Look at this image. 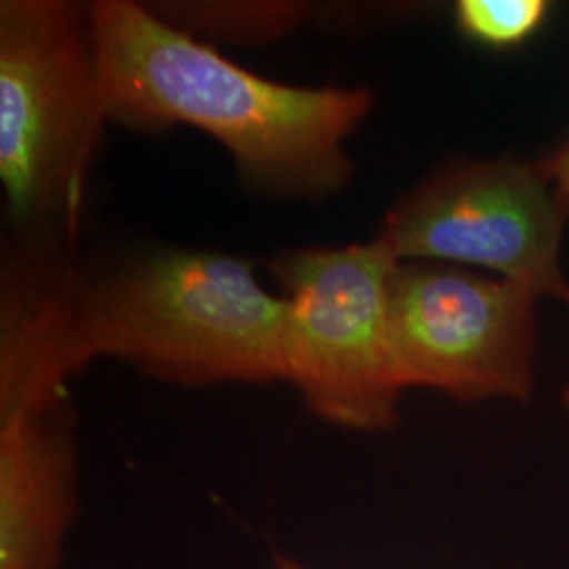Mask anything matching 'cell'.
Returning a JSON list of instances; mask_svg holds the SVG:
<instances>
[{"label": "cell", "instance_id": "obj_9", "mask_svg": "<svg viewBox=\"0 0 569 569\" xmlns=\"http://www.w3.org/2000/svg\"><path fill=\"white\" fill-rule=\"evenodd\" d=\"M547 18L545 0H460L453 9L465 39L498 51L529 41Z\"/></svg>", "mask_w": 569, "mask_h": 569}, {"label": "cell", "instance_id": "obj_5", "mask_svg": "<svg viewBox=\"0 0 569 569\" xmlns=\"http://www.w3.org/2000/svg\"><path fill=\"white\" fill-rule=\"evenodd\" d=\"M568 213L542 164L467 161L403 197L378 237L399 262L481 266L569 305L559 266Z\"/></svg>", "mask_w": 569, "mask_h": 569}, {"label": "cell", "instance_id": "obj_8", "mask_svg": "<svg viewBox=\"0 0 569 569\" xmlns=\"http://www.w3.org/2000/svg\"><path fill=\"white\" fill-rule=\"evenodd\" d=\"M143 4L159 20L199 41L237 47L281 42L315 16V4L302 0H161Z\"/></svg>", "mask_w": 569, "mask_h": 569}, {"label": "cell", "instance_id": "obj_7", "mask_svg": "<svg viewBox=\"0 0 569 569\" xmlns=\"http://www.w3.org/2000/svg\"><path fill=\"white\" fill-rule=\"evenodd\" d=\"M68 397L0 409V569H58L77 517Z\"/></svg>", "mask_w": 569, "mask_h": 569}, {"label": "cell", "instance_id": "obj_4", "mask_svg": "<svg viewBox=\"0 0 569 569\" xmlns=\"http://www.w3.org/2000/svg\"><path fill=\"white\" fill-rule=\"evenodd\" d=\"M401 264L371 243L293 249L266 262L283 287L284 382L336 427L380 432L399 420L390 281Z\"/></svg>", "mask_w": 569, "mask_h": 569}, {"label": "cell", "instance_id": "obj_1", "mask_svg": "<svg viewBox=\"0 0 569 569\" xmlns=\"http://www.w3.org/2000/svg\"><path fill=\"white\" fill-rule=\"evenodd\" d=\"M108 121L143 133L186 124L230 154L249 190L317 201L352 178L346 140L371 112L366 87H293L226 60L143 2L89 4Z\"/></svg>", "mask_w": 569, "mask_h": 569}, {"label": "cell", "instance_id": "obj_3", "mask_svg": "<svg viewBox=\"0 0 569 569\" xmlns=\"http://www.w3.org/2000/svg\"><path fill=\"white\" fill-rule=\"evenodd\" d=\"M91 9L0 2V182L16 239L74 247L108 124Z\"/></svg>", "mask_w": 569, "mask_h": 569}, {"label": "cell", "instance_id": "obj_11", "mask_svg": "<svg viewBox=\"0 0 569 569\" xmlns=\"http://www.w3.org/2000/svg\"><path fill=\"white\" fill-rule=\"evenodd\" d=\"M277 569H305V566L287 555H277Z\"/></svg>", "mask_w": 569, "mask_h": 569}, {"label": "cell", "instance_id": "obj_10", "mask_svg": "<svg viewBox=\"0 0 569 569\" xmlns=\"http://www.w3.org/2000/svg\"><path fill=\"white\" fill-rule=\"evenodd\" d=\"M547 178L555 186L559 201L569 211V140L563 143L547 161H540Z\"/></svg>", "mask_w": 569, "mask_h": 569}, {"label": "cell", "instance_id": "obj_2", "mask_svg": "<svg viewBox=\"0 0 569 569\" xmlns=\"http://www.w3.org/2000/svg\"><path fill=\"white\" fill-rule=\"evenodd\" d=\"M283 296L249 260L154 247L81 266L70 317L79 373L112 357L163 382H284Z\"/></svg>", "mask_w": 569, "mask_h": 569}, {"label": "cell", "instance_id": "obj_12", "mask_svg": "<svg viewBox=\"0 0 569 569\" xmlns=\"http://www.w3.org/2000/svg\"><path fill=\"white\" fill-rule=\"evenodd\" d=\"M563 406H566V409L569 411V387L566 388V392H563Z\"/></svg>", "mask_w": 569, "mask_h": 569}, {"label": "cell", "instance_id": "obj_6", "mask_svg": "<svg viewBox=\"0 0 569 569\" xmlns=\"http://www.w3.org/2000/svg\"><path fill=\"white\" fill-rule=\"evenodd\" d=\"M536 300L521 284L456 266L401 262L390 281V336L401 387L456 401L528 399Z\"/></svg>", "mask_w": 569, "mask_h": 569}]
</instances>
